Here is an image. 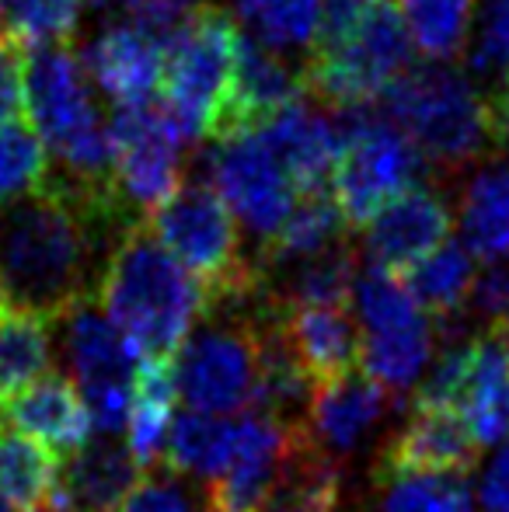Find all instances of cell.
Instances as JSON below:
<instances>
[{
    "label": "cell",
    "instance_id": "cell-1",
    "mask_svg": "<svg viewBox=\"0 0 509 512\" xmlns=\"http://www.w3.org/2000/svg\"><path fill=\"white\" fill-rule=\"evenodd\" d=\"M116 185L74 178L42 182L18 203L0 209V286L18 307L56 317L88 297L98 220H119Z\"/></svg>",
    "mask_w": 509,
    "mask_h": 512
},
{
    "label": "cell",
    "instance_id": "cell-2",
    "mask_svg": "<svg viewBox=\"0 0 509 512\" xmlns=\"http://www.w3.org/2000/svg\"><path fill=\"white\" fill-rule=\"evenodd\" d=\"M98 304L143 359H171L206 310V293L150 230L129 227L105 262Z\"/></svg>",
    "mask_w": 509,
    "mask_h": 512
},
{
    "label": "cell",
    "instance_id": "cell-3",
    "mask_svg": "<svg viewBox=\"0 0 509 512\" xmlns=\"http://www.w3.org/2000/svg\"><path fill=\"white\" fill-rule=\"evenodd\" d=\"M21 88L32 133L84 185L112 182V136L98 115L84 60L60 46H35L21 63Z\"/></svg>",
    "mask_w": 509,
    "mask_h": 512
},
{
    "label": "cell",
    "instance_id": "cell-4",
    "mask_svg": "<svg viewBox=\"0 0 509 512\" xmlns=\"http://www.w3.org/2000/svg\"><path fill=\"white\" fill-rule=\"evenodd\" d=\"M150 234L203 286L210 307H245L258 297V272L241 258L238 220L213 185H178L150 213Z\"/></svg>",
    "mask_w": 509,
    "mask_h": 512
},
{
    "label": "cell",
    "instance_id": "cell-5",
    "mask_svg": "<svg viewBox=\"0 0 509 512\" xmlns=\"http://www.w3.org/2000/svg\"><path fill=\"white\" fill-rule=\"evenodd\" d=\"M384 119L440 164L471 161L499 136L489 98L443 63L408 67L384 91Z\"/></svg>",
    "mask_w": 509,
    "mask_h": 512
},
{
    "label": "cell",
    "instance_id": "cell-6",
    "mask_svg": "<svg viewBox=\"0 0 509 512\" xmlns=\"http://www.w3.org/2000/svg\"><path fill=\"white\" fill-rule=\"evenodd\" d=\"M241 32L220 7H203L164 42V108L185 140L217 136L234 84Z\"/></svg>",
    "mask_w": 509,
    "mask_h": 512
},
{
    "label": "cell",
    "instance_id": "cell-7",
    "mask_svg": "<svg viewBox=\"0 0 509 512\" xmlns=\"http://www.w3.org/2000/svg\"><path fill=\"white\" fill-rule=\"evenodd\" d=\"M342 150L332 171V199L346 227H367L401 192L415 189L422 175V150L384 115L367 108H342Z\"/></svg>",
    "mask_w": 509,
    "mask_h": 512
},
{
    "label": "cell",
    "instance_id": "cell-8",
    "mask_svg": "<svg viewBox=\"0 0 509 512\" xmlns=\"http://www.w3.org/2000/svg\"><path fill=\"white\" fill-rule=\"evenodd\" d=\"M56 321H60V352L74 377L70 384L84 398L91 425H98L102 436L126 432L143 352L112 324V317L102 304H95L91 293L60 310Z\"/></svg>",
    "mask_w": 509,
    "mask_h": 512
},
{
    "label": "cell",
    "instance_id": "cell-9",
    "mask_svg": "<svg viewBox=\"0 0 509 512\" xmlns=\"http://www.w3.org/2000/svg\"><path fill=\"white\" fill-rule=\"evenodd\" d=\"M356 321H360V366L387 394L401 398L419 384L426 366L433 363V321L415 304L405 279L394 272L374 269L356 279Z\"/></svg>",
    "mask_w": 509,
    "mask_h": 512
},
{
    "label": "cell",
    "instance_id": "cell-10",
    "mask_svg": "<svg viewBox=\"0 0 509 512\" xmlns=\"http://www.w3.org/2000/svg\"><path fill=\"white\" fill-rule=\"evenodd\" d=\"M412 39L391 0H374L363 21L325 49H314L304 70V84L335 112L342 108H367L374 98L408 70Z\"/></svg>",
    "mask_w": 509,
    "mask_h": 512
},
{
    "label": "cell",
    "instance_id": "cell-11",
    "mask_svg": "<svg viewBox=\"0 0 509 512\" xmlns=\"http://www.w3.org/2000/svg\"><path fill=\"white\" fill-rule=\"evenodd\" d=\"M206 175L213 182V192L234 213V220H241V227L252 230L262 244L276 237L300 196L283 164L255 129L217 136L213 150L206 154Z\"/></svg>",
    "mask_w": 509,
    "mask_h": 512
},
{
    "label": "cell",
    "instance_id": "cell-12",
    "mask_svg": "<svg viewBox=\"0 0 509 512\" xmlns=\"http://www.w3.org/2000/svg\"><path fill=\"white\" fill-rule=\"evenodd\" d=\"M112 136V185L129 209L154 213L182 185L185 133L168 108L136 105L119 108L109 122Z\"/></svg>",
    "mask_w": 509,
    "mask_h": 512
},
{
    "label": "cell",
    "instance_id": "cell-13",
    "mask_svg": "<svg viewBox=\"0 0 509 512\" xmlns=\"http://www.w3.org/2000/svg\"><path fill=\"white\" fill-rule=\"evenodd\" d=\"M175 377L189 411H203V415L252 411L258 398L255 321L238 328H203L189 335L178 356Z\"/></svg>",
    "mask_w": 509,
    "mask_h": 512
},
{
    "label": "cell",
    "instance_id": "cell-14",
    "mask_svg": "<svg viewBox=\"0 0 509 512\" xmlns=\"http://www.w3.org/2000/svg\"><path fill=\"white\" fill-rule=\"evenodd\" d=\"M478 439L454 408L415 405L381 453V478H464L478 464Z\"/></svg>",
    "mask_w": 509,
    "mask_h": 512
},
{
    "label": "cell",
    "instance_id": "cell-15",
    "mask_svg": "<svg viewBox=\"0 0 509 512\" xmlns=\"http://www.w3.org/2000/svg\"><path fill=\"white\" fill-rule=\"evenodd\" d=\"M293 429L297 425L279 422L269 411H241L234 422L231 464L220 478L206 481V512H262Z\"/></svg>",
    "mask_w": 509,
    "mask_h": 512
},
{
    "label": "cell",
    "instance_id": "cell-16",
    "mask_svg": "<svg viewBox=\"0 0 509 512\" xmlns=\"http://www.w3.org/2000/svg\"><path fill=\"white\" fill-rule=\"evenodd\" d=\"M450 206L429 189H408L367 223V255L374 269L405 276L412 265L450 241Z\"/></svg>",
    "mask_w": 509,
    "mask_h": 512
},
{
    "label": "cell",
    "instance_id": "cell-17",
    "mask_svg": "<svg viewBox=\"0 0 509 512\" xmlns=\"http://www.w3.org/2000/svg\"><path fill=\"white\" fill-rule=\"evenodd\" d=\"M265 140V147L276 154L297 192H321L332 178L335 161L342 150V126L335 112H321L304 95L297 102L272 112L255 129Z\"/></svg>",
    "mask_w": 509,
    "mask_h": 512
},
{
    "label": "cell",
    "instance_id": "cell-18",
    "mask_svg": "<svg viewBox=\"0 0 509 512\" xmlns=\"http://www.w3.org/2000/svg\"><path fill=\"white\" fill-rule=\"evenodd\" d=\"M394 405L398 398L387 394L377 380H370L363 370H349L335 380L314 384L304 411V432L325 453H353Z\"/></svg>",
    "mask_w": 509,
    "mask_h": 512
},
{
    "label": "cell",
    "instance_id": "cell-19",
    "mask_svg": "<svg viewBox=\"0 0 509 512\" xmlns=\"http://www.w3.org/2000/svg\"><path fill=\"white\" fill-rule=\"evenodd\" d=\"M84 70L119 108L150 105L164 81V42L129 21H116L88 46Z\"/></svg>",
    "mask_w": 509,
    "mask_h": 512
},
{
    "label": "cell",
    "instance_id": "cell-20",
    "mask_svg": "<svg viewBox=\"0 0 509 512\" xmlns=\"http://www.w3.org/2000/svg\"><path fill=\"white\" fill-rule=\"evenodd\" d=\"M279 328L311 384H325L360 366L363 331L346 304H283Z\"/></svg>",
    "mask_w": 509,
    "mask_h": 512
},
{
    "label": "cell",
    "instance_id": "cell-21",
    "mask_svg": "<svg viewBox=\"0 0 509 512\" xmlns=\"http://www.w3.org/2000/svg\"><path fill=\"white\" fill-rule=\"evenodd\" d=\"M304 74L293 70L286 53L265 46L241 32L238 42V60H234V84H231V102H227L224 126L217 136L241 133V129H258L272 112L283 105L297 102L304 91ZM213 136V140H217Z\"/></svg>",
    "mask_w": 509,
    "mask_h": 512
},
{
    "label": "cell",
    "instance_id": "cell-22",
    "mask_svg": "<svg viewBox=\"0 0 509 512\" xmlns=\"http://www.w3.org/2000/svg\"><path fill=\"white\" fill-rule=\"evenodd\" d=\"M143 481L140 464L126 446L112 443L109 436L98 443H84L70 453L60 467L56 485V512H116Z\"/></svg>",
    "mask_w": 509,
    "mask_h": 512
},
{
    "label": "cell",
    "instance_id": "cell-23",
    "mask_svg": "<svg viewBox=\"0 0 509 512\" xmlns=\"http://www.w3.org/2000/svg\"><path fill=\"white\" fill-rule=\"evenodd\" d=\"M4 422L53 453H77L91 436V415L67 377L46 373L7 398Z\"/></svg>",
    "mask_w": 509,
    "mask_h": 512
},
{
    "label": "cell",
    "instance_id": "cell-24",
    "mask_svg": "<svg viewBox=\"0 0 509 512\" xmlns=\"http://www.w3.org/2000/svg\"><path fill=\"white\" fill-rule=\"evenodd\" d=\"M342 492V467L297 425L262 512H339Z\"/></svg>",
    "mask_w": 509,
    "mask_h": 512
},
{
    "label": "cell",
    "instance_id": "cell-25",
    "mask_svg": "<svg viewBox=\"0 0 509 512\" xmlns=\"http://www.w3.org/2000/svg\"><path fill=\"white\" fill-rule=\"evenodd\" d=\"M457 415L468 422L478 446H499L509 439V359L496 338H475Z\"/></svg>",
    "mask_w": 509,
    "mask_h": 512
},
{
    "label": "cell",
    "instance_id": "cell-26",
    "mask_svg": "<svg viewBox=\"0 0 509 512\" xmlns=\"http://www.w3.org/2000/svg\"><path fill=\"white\" fill-rule=\"evenodd\" d=\"M178 377L171 359H143L133 384V411L126 425V450L140 464V471H150L164 460L168 450V432L175 422Z\"/></svg>",
    "mask_w": 509,
    "mask_h": 512
},
{
    "label": "cell",
    "instance_id": "cell-27",
    "mask_svg": "<svg viewBox=\"0 0 509 512\" xmlns=\"http://www.w3.org/2000/svg\"><path fill=\"white\" fill-rule=\"evenodd\" d=\"M60 485V460L25 432L0 422V495L18 512L53 509Z\"/></svg>",
    "mask_w": 509,
    "mask_h": 512
},
{
    "label": "cell",
    "instance_id": "cell-28",
    "mask_svg": "<svg viewBox=\"0 0 509 512\" xmlns=\"http://www.w3.org/2000/svg\"><path fill=\"white\" fill-rule=\"evenodd\" d=\"M53 363V331L39 310L0 304V398H14L49 373Z\"/></svg>",
    "mask_w": 509,
    "mask_h": 512
},
{
    "label": "cell",
    "instance_id": "cell-29",
    "mask_svg": "<svg viewBox=\"0 0 509 512\" xmlns=\"http://www.w3.org/2000/svg\"><path fill=\"white\" fill-rule=\"evenodd\" d=\"M461 237L478 262L509 255V164H492L471 178L461 199Z\"/></svg>",
    "mask_w": 509,
    "mask_h": 512
},
{
    "label": "cell",
    "instance_id": "cell-30",
    "mask_svg": "<svg viewBox=\"0 0 509 512\" xmlns=\"http://www.w3.org/2000/svg\"><path fill=\"white\" fill-rule=\"evenodd\" d=\"M401 279H405L415 304L426 310L429 317H450L468 304L471 293H475V255L464 244L447 241L433 255L422 258L419 265H412Z\"/></svg>",
    "mask_w": 509,
    "mask_h": 512
},
{
    "label": "cell",
    "instance_id": "cell-31",
    "mask_svg": "<svg viewBox=\"0 0 509 512\" xmlns=\"http://www.w3.org/2000/svg\"><path fill=\"white\" fill-rule=\"evenodd\" d=\"M231 453H234V422H227L220 415H203V411H182L171 422L164 464L175 474L213 481L231 464Z\"/></svg>",
    "mask_w": 509,
    "mask_h": 512
},
{
    "label": "cell",
    "instance_id": "cell-32",
    "mask_svg": "<svg viewBox=\"0 0 509 512\" xmlns=\"http://www.w3.org/2000/svg\"><path fill=\"white\" fill-rule=\"evenodd\" d=\"M342 234H346V220H342L332 192H300L297 203L286 213L283 227L265 244V255L276 265H293L300 258H311L339 244Z\"/></svg>",
    "mask_w": 509,
    "mask_h": 512
},
{
    "label": "cell",
    "instance_id": "cell-33",
    "mask_svg": "<svg viewBox=\"0 0 509 512\" xmlns=\"http://www.w3.org/2000/svg\"><path fill=\"white\" fill-rule=\"evenodd\" d=\"M398 14L412 46L433 63H447L468 42L475 0H401Z\"/></svg>",
    "mask_w": 509,
    "mask_h": 512
},
{
    "label": "cell",
    "instance_id": "cell-34",
    "mask_svg": "<svg viewBox=\"0 0 509 512\" xmlns=\"http://www.w3.org/2000/svg\"><path fill=\"white\" fill-rule=\"evenodd\" d=\"M252 39L279 49H304L318 32L321 0H231Z\"/></svg>",
    "mask_w": 509,
    "mask_h": 512
},
{
    "label": "cell",
    "instance_id": "cell-35",
    "mask_svg": "<svg viewBox=\"0 0 509 512\" xmlns=\"http://www.w3.org/2000/svg\"><path fill=\"white\" fill-rule=\"evenodd\" d=\"M356 279V255L339 241L290 265L286 304H346L356 290Z\"/></svg>",
    "mask_w": 509,
    "mask_h": 512
},
{
    "label": "cell",
    "instance_id": "cell-36",
    "mask_svg": "<svg viewBox=\"0 0 509 512\" xmlns=\"http://www.w3.org/2000/svg\"><path fill=\"white\" fill-rule=\"evenodd\" d=\"M88 0H0V18L25 46H60L81 21Z\"/></svg>",
    "mask_w": 509,
    "mask_h": 512
},
{
    "label": "cell",
    "instance_id": "cell-37",
    "mask_svg": "<svg viewBox=\"0 0 509 512\" xmlns=\"http://www.w3.org/2000/svg\"><path fill=\"white\" fill-rule=\"evenodd\" d=\"M46 182V147L32 126L4 122L0 126V209L18 203Z\"/></svg>",
    "mask_w": 509,
    "mask_h": 512
},
{
    "label": "cell",
    "instance_id": "cell-38",
    "mask_svg": "<svg viewBox=\"0 0 509 512\" xmlns=\"http://www.w3.org/2000/svg\"><path fill=\"white\" fill-rule=\"evenodd\" d=\"M374 512H475L464 478H381Z\"/></svg>",
    "mask_w": 509,
    "mask_h": 512
},
{
    "label": "cell",
    "instance_id": "cell-39",
    "mask_svg": "<svg viewBox=\"0 0 509 512\" xmlns=\"http://www.w3.org/2000/svg\"><path fill=\"white\" fill-rule=\"evenodd\" d=\"M88 7H95V11H119L129 25L143 28L157 42H168L206 4L203 0H88Z\"/></svg>",
    "mask_w": 509,
    "mask_h": 512
},
{
    "label": "cell",
    "instance_id": "cell-40",
    "mask_svg": "<svg viewBox=\"0 0 509 512\" xmlns=\"http://www.w3.org/2000/svg\"><path fill=\"white\" fill-rule=\"evenodd\" d=\"M471 63H475L478 74L509 70V0H485Z\"/></svg>",
    "mask_w": 509,
    "mask_h": 512
},
{
    "label": "cell",
    "instance_id": "cell-41",
    "mask_svg": "<svg viewBox=\"0 0 509 512\" xmlns=\"http://www.w3.org/2000/svg\"><path fill=\"white\" fill-rule=\"evenodd\" d=\"M116 512H192V506L171 478H143Z\"/></svg>",
    "mask_w": 509,
    "mask_h": 512
},
{
    "label": "cell",
    "instance_id": "cell-42",
    "mask_svg": "<svg viewBox=\"0 0 509 512\" xmlns=\"http://www.w3.org/2000/svg\"><path fill=\"white\" fill-rule=\"evenodd\" d=\"M21 56L11 39H0V126L14 122L18 108L25 105V88H21Z\"/></svg>",
    "mask_w": 509,
    "mask_h": 512
},
{
    "label": "cell",
    "instance_id": "cell-43",
    "mask_svg": "<svg viewBox=\"0 0 509 512\" xmlns=\"http://www.w3.org/2000/svg\"><path fill=\"white\" fill-rule=\"evenodd\" d=\"M478 502L485 512H509V446L492 457L482 488H478Z\"/></svg>",
    "mask_w": 509,
    "mask_h": 512
},
{
    "label": "cell",
    "instance_id": "cell-44",
    "mask_svg": "<svg viewBox=\"0 0 509 512\" xmlns=\"http://www.w3.org/2000/svg\"><path fill=\"white\" fill-rule=\"evenodd\" d=\"M492 115H496V133L509 136V70H506V84L499 88L496 102H492Z\"/></svg>",
    "mask_w": 509,
    "mask_h": 512
},
{
    "label": "cell",
    "instance_id": "cell-45",
    "mask_svg": "<svg viewBox=\"0 0 509 512\" xmlns=\"http://www.w3.org/2000/svg\"><path fill=\"white\" fill-rule=\"evenodd\" d=\"M0 512H18V509H14V506H11V502H7V499H4V495H0Z\"/></svg>",
    "mask_w": 509,
    "mask_h": 512
},
{
    "label": "cell",
    "instance_id": "cell-46",
    "mask_svg": "<svg viewBox=\"0 0 509 512\" xmlns=\"http://www.w3.org/2000/svg\"><path fill=\"white\" fill-rule=\"evenodd\" d=\"M4 300H7V297H4V286H0V304H4Z\"/></svg>",
    "mask_w": 509,
    "mask_h": 512
},
{
    "label": "cell",
    "instance_id": "cell-47",
    "mask_svg": "<svg viewBox=\"0 0 509 512\" xmlns=\"http://www.w3.org/2000/svg\"><path fill=\"white\" fill-rule=\"evenodd\" d=\"M42 512H56V509H42Z\"/></svg>",
    "mask_w": 509,
    "mask_h": 512
},
{
    "label": "cell",
    "instance_id": "cell-48",
    "mask_svg": "<svg viewBox=\"0 0 509 512\" xmlns=\"http://www.w3.org/2000/svg\"><path fill=\"white\" fill-rule=\"evenodd\" d=\"M0 21H4V18H0Z\"/></svg>",
    "mask_w": 509,
    "mask_h": 512
}]
</instances>
